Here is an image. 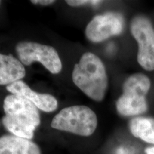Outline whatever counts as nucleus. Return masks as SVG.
Wrapping results in <instances>:
<instances>
[{
    "label": "nucleus",
    "mask_w": 154,
    "mask_h": 154,
    "mask_svg": "<svg viewBox=\"0 0 154 154\" xmlns=\"http://www.w3.org/2000/svg\"><path fill=\"white\" fill-rule=\"evenodd\" d=\"M3 109L2 124L6 129L17 137L32 139L41 123L38 108L22 96L10 94L4 100Z\"/></svg>",
    "instance_id": "nucleus-1"
},
{
    "label": "nucleus",
    "mask_w": 154,
    "mask_h": 154,
    "mask_svg": "<svg viewBox=\"0 0 154 154\" xmlns=\"http://www.w3.org/2000/svg\"><path fill=\"white\" fill-rule=\"evenodd\" d=\"M74 84L95 101L104 99L108 88V76L103 61L91 52H86L75 64L72 72Z\"/></svg>",
    "instance_id": "nucleus-2"
},
{
    "label": "nucleus",
    "mask_w": 154,
    "mask_h": 154,
    "mask_svg": "<svg viewBox=\"0 0 154 154\" xmlns=\"http://www.w3.org/2000/svg\"><path fill=\"white\" fill-rule=\"evenodd\" d=\"M151 88V81L146 75L136 73L126 79L123 94L116 103L117 112L122 116H134L148 109L146 96Z\"/></svg>",
    "instance_id": "nucleus-3"
},
{
    "label": "nucleus",
    "mask_w": 154,
    "mask_h": 154,
    "mask_svg": "<svg viewBox=\"0 0 154 154\" xmlns=\"http://www.w3.org/2000/svg\"><path fill=\"white\" fill-rule=\"evenodd\" d=\"M97 124V116L93 110L86 106L76 105L64 108L58 113L51 126L79 136H89L96 131Z\"/></svg>",
    "instance_id": "nucleus-4"
},
{
    "label": "nucleus",
    "mask_w": 154,
    "mask_h": 154,
    "mask_svg": "<svg viewBox=\"0 0 154 154\" xmlns=\"http://www.w3.org/2000/svg\"><path fill=\"white\" fill-rule=\"evenodd\" d=\"M15 50L19 60L25 66H29L38 61L53 74L61 72L62 63L54 48L49 45L33 42H21L17 44Z\"/></svg>",
    "instance_id": "nucleus-5"
},
{
    "label": "nucleus",
    "mask_w": 154,
    "mask_h": 154,
    "mask_svg": "<svg viewBox=\"0 0 154 154\" xmlns=\"http://www.w3.org/2000/svg\"><path fill=\"white\" fill-rule=\"evenodd\" d=\"M131 33L138 42L137 61L146 71L154 70V29L151 20L138 15L131 23Z\"/></svg>",
    "instance_id": "nucleus-6"
},
{
    "label": "nucleus",
    "mask_w": 154,
    "mask_h": 154,
    "mask_svg": "<svg viewBox=\"0 0 154 154\" xmlns=\"http://www.w3.org/2000/svg\"><path fill=\"white\" fill-rule=\"evenodd\" d=\"M123 15L118 12H106L96 15L86 26V38L94 43L105 41L113 36L119 35L124 29Z\"/></svg>",
    "instance_id": "nucleus-7"
},
{
    "label": "nucleus",
    "mask_w": 154,
    "mask_h": 154,
    "mask_svg": "<svg viewBox=\"0 0 154 154\" xmlns=\"http://www.w3.org/2000/svg\"><path fill=\"white\" fill-rule=\"evenodd\" d=\"M7 90L11 94L28 99L38 109L44 112H53L58 107V101L54 96L49 94L37 93L22 80L7 86Z\"/></svg>",
    "instance_id": "nucleus-8"
},
{
    "label": "nucleus",
    "mask_w": 154,
    "mask_h": 154,
    "mask_svg": "<svg viewBox=\"0 0 154 154\" xmlns=\"http://www.w3.org/2000/svg\"><path fill=\"white\" fill-rule=\"evenodd\" d=\"M0 154H42V152L32 140L14 135H4L0 137Z\"/></svg>",
    "instance_id": "nucleus-9"
},
{
    "label": "nucleus",
    "mask_w": 154,
    "mask_h": 154,
    "mask_svg": "<svg viewBox=\"0 0 154 154\" xmlns=\"http://www.w3.org/2000/svg\"><path fill=\"white\" fill-rule=\"evenodd\" d=\"M26 75L24 64L11 54H0V85H9Z\"/></svg>",
    "instance_id": "nucleus-10"
},
{
    "label": "nucleus",
    "mask_w": 154,
    "mask_h": 154,
    "mask_svg": "<svg viewBox=\"0 0 154 154\" xmlns=\"http://www.w3.org/2000/svg\"><path fill=\"white\" fill-rule=\"evenodd\" d=\"M129 129L134 137L154 144V119L151 117H135L129 122Z\"/></svg>",
    "instance_id": "nucleus-11"
},
{
    "label": "nucleus",
    "mask_w": 154,
    "mask_h": 154,
    "mask_svg": "<svg viewBox=\"0 0 154 154\" xmlns=\"http://www.w3.org/2000/svg\"><path fill=\"white\" fill-rule=\"evenodd\" d=\"M66 4L71 7H80V6L88 5H97L101 3V1H91V0H67Z\"/></svg>",
    "instance_id": "nucleus-12"
},
{
    "label": "nucleus",
    "mask_w": 154,
    "mask_h": 154,
    "mask_svg": "<svg viewBox=\"0 0 154 154\" xmlns=\"http://www.w3.org/2000/svg\"><path fill=\"white\" fill-rule=\"evenodd\" d=\"M31 2L34 5L48 6L55 3V1H54V0H33V1H31Z\"/></svg>",
    "instance_id": "nucleus-13"
},
{
    "label": "nucleus",
    "mask_w": 154,
    "mask_h": 154,
    "mask_svg": "<svg viewBox=\"0 0 154 154\" xmlns=\"http://www.w3.org/2000/svg\"><path fill=\"white\" fill-rule=\"evenodd\" d=\"M146 154H154V147H149L145 149Z\"/></svg>",
    "instance_id": "nucleus-14"
},
{
    "label": "nucleus",
    "mask_w": 154,
    "mask_h": 154,
    "mask_svg": "<svg viewBox=\"0 0 154 154\" xmlns=\"http://www.w3.org/2000/svg\"><path fill=\"white\" fill-rule=\"evenodd\" d=\"M0 3H1V2H0Z\"/></svg>",
    "instance_id": "nucleus-15"
}]
</instances>
